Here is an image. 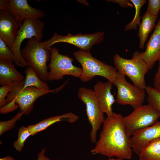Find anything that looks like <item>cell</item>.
Returning <instances> with one entry per match:
<instances>
[{"label":"cell","instance_id":"6da1fadb","mask_svg":"<svg viewBox=\"0 0 160 160\" xmlns=\"http://www.w3.org/2000/svg\"><path fill=\"white\" fill-rule=\"evenodd\" d=\"M120 114L114 112L105 119L98 140L91 151L93 155L130 159L132 156L131 137L127 133Z\"/></svg>","mask_w":160,"mask_h":160},{"label":"cell","instance_id":"7a4b0ae2","mask_svg":"<svg viewBox=\"0 0 160 160\" xmlns=\"http://www.w3.org/2000/svg\"><path fill=\"white\" fill-rule=\"evenodd\" d=\"M68 82L67 81L55 89L48 90L40 89L33 87L24 88V80L15 82L12 84L11 89L7 96L5 105L10 103H15L23 114L28 115L33 109L34 103L39 97L49 93L58 92Z\"/></svg>","mask_w":160,"mask_h":160},{"label":"cell","instance_id":"3957f363","mask_svg":"<svg viewBox=\"0 0 160 160\" xmlns=\"http://www.w3.org/2000/svg\"><path fill=\"white\" fill-rule=\"evenodd\" d=\"M75 59L81 64V74L79 79L84 82L91 80L95 76H102L113 83L117 76L115 67L93 57L90 52L81 50L74 52Z\"/></svg>","mask_w":160,"mask_h":160},{"label":"cell","instance_id":"277c9868","mask_svg":"<svg viewBox=\"0 0 160 160\" xmlns=\"http://www.w3.org/2000/svg\"><path fill=\"white\" fill-rule=\"evenodd\" d=\"M41 42L35 37L28 39L21 54L28 66L31 68L43 81H48L47 63L51 57L49 49L41 47Z\"/></svg>","mask_w":160,"mask_h":160},{"label":"cell","instance_id":"5b68a950","mask_svg":"<svg viewBox=\"0 0 160 160\" xmlns=\"http://www.w3.org/2000/svg\"><path fill=\"white\" fill-rule=\"evenodd\" d=\"M113 60L115 67L118 71L128 76L134 85L145 89V77L149 70L143 58L142 52L136 51L130 59L124 58L116 54Z\"/></svg>","mask_w":160,"mask_h":160},{"label":"cell","instance_id":"8992f818","mask_svg":"<svg viewBox=\"0 0 160 160\" xmlns=\"http://www.w3.org/2000/svg\"><path fill=\"white\" fill-rule=\"evenodd\" d=\"M160 117L158 111L148 104L134 109L131 114L123 117V122L127 133L131 137L153 124Z\"/></svg>","mask_w":160,"mask_h":160},{"label":"cell","instance_id":"52a82bcc","mask_svg":"<svg viewBox=\"0 0 160 160\" xmlns=\"http://www.w3.org/2000/svg\"><path fill=\"white\" fill-rule=\"evenodd\" d=\"M44 26L43 22L40 19H26L24 20L17 31L15 42L11 50L14 56L13 62L20 67L28 65L22 56L20 48L23 40L35 37L40 41L42 38Z\"/></svg>","mask_w":160,"mask_h":160},{"label":"cell","instance_id":"ba28073f","mask_svg":"<svg viewBox=\"0 0 160 160\" xmlns=\"http://www.w3.org/2000/svg\"><path fill=\"white\" fill-rule=\"evenodd\" d=\"M78 96L86 105L87 119L92 127L90 134V140L92 143H95L97 141V132L105 120L103 113L100 108L93 90L81 87L79 89Z\"/></svg>","mask_w":160,"mask_h":160},{"label":"cell","instance_id":"9c48e42d","mask_svg":"<svg viewBox=\"0 0 160 160\" xmlns=\"http://www.w3.org/2000/svg\"><path fill=\"white\" fill-rule=\"evenodd\" d=\"M113 84L117 88L116 101L118 104L128 105L134 109L143 105L145 98L144 89L127 81L125 75L118 71Z\"/></svg>","mask_w":160,"mask_h":160},{"label":"cell","instance_id":"30bf717a","mask_svg":"<svg viewBox=\"0 0 160 160\" xmlns=\"http://www.w3.org/2000/svg\"><path fill=\"white\" fill-rule=\"evenodd\" d=\"M51 52L50 62L48 66V81L62 79L65 75H71L80 78L81 74V68L73 65V59L67 55L59 53L55 47L50 48Z\"/></svg>","mask_w":160,"mask_h":160},{"label":"cell","instance_id":"8fae6325","mask_svg":"<svg viewBox=\"0 0 160 160\" xmlns=\"http://www.w3.org/2000/svg\"><path fill=\"white\" fill-rule=\"evenodd\" d=\"M104 33L97 32L90 34H78L73 35L69 33L66 36H62L54 33L50 39L41 42V47L49 49L55 44L59 42H65L73 45L78 47L80 50L90 52L92 47L98 44L103 40Z\"/></svg>","mask_w":160,"mask_h":160},{"label":"cell","instance_id":"7c38bea8","mask_svg":"<svg viewBox=\"0 0 160 160\" xmlns=\"http://www.w3.org/2000/svg\"><path fill=\"white\" fill-rule=\"evenodd\" d=\"M0 9L8 11L22 22L26 19L43 18L46 15L43 11L30 5L27 0H1Z\"/></svg>","mask_w":160,"mask_h":160},{"label":"cell","instance_id":"4fadbf2b","mask_svg":"<svg viewBox=\"0 0 160 160\" xmlns=\"http://www.w3.org/2000/svg\"><path fill=\"white\" fill-rule=\"evenodd\" d=\"M23 22L7 10L0 11V39L11 49L17 33Z\"/></svg>","mask_w":160,"mask_h":160},{"label":"cell","instance_id":"5bb4252c","mask_svg":"<svg viewBox=\"0 0 160 160\" xmlns=\"http://www.w3.org/2000/svg\"><path fill=\"white\" fill-rule=\"evenodd\" d=\"M160 137V121L142 129L131 137L130 143L132 151L138 156L143 150L152 140Z\"/></svg>","mask_w":160,"mask_h":160},{"label":"cell","instance_id":"9a60e30c","mask_svg":"<svg viewBox=\"0 0 160 160\" xmlns=\"http://www.w3.org/2000/svg\"><path fill=\"white\" fill-rule=\"evenodd\" d=\"M113 84L109 81L106 82L98 81L94 86L93 91L100 108L107 116L112 115L114 113L112 106L116 100L111 92Z\"/></svg>","mask_w":160,"mask_h":160},{"label":"cell","instance_id":"2e32d148","mask_svg":"<svg viewBox=\"0 0 160 160\" xmlns=\"http://www.w3.org/2000/svg\"><path fill=\"white\" fill-rule=\"evenodd\" d=\"M142 57L149 70L160 58V16L146 44L145 51L142 52Z\"/></svg>","mask_w":160,"mask_h":160},{"label":"cell","instance_id":"e0dca14e","mask_svg":"<svg viewBox=\"0 0 160 160\" xmlns=\"http://www.w3.org/2000/svg\"><path fill=\"white\" fill-rule=\"evenodd\" d=\"M79 118V116L70 112L49 117L35 124L29 125L28 127L30 131L31 135L33 136L46 129L48 127L56 122L65 121L70 123H73L77 121Z\"/></svg>","mask_w":160,"mask_h":160},{"label":"cell","instance_id":"ac0fdd59","mask_svg":"<svg viewBox=\"0 0 160 160\" xmlns=\"http://www.w3.org/2000/svg\"><path fill=\"white\" fill-rule=\"evenodd\" d=\"M24 77L15 68L13 62L0 60V84H11L24 80Z\"/></svg>","mask_w":160,"mask_h":160},{"label":"cell","instance_id":"d6986e66","mask_svg":"<svg viewBox=\"0 0 160 160\" xmlns=\"http://www.w3.org/2000/svg\"><path fill=\"white\" fill-rule=\"evenodd\" d=\"M158 15H151L147 12L141 17L142 21L139 25L138 36L139 38V47L143 49L149 33L155 28Z\"/></svg>","mask_w":160,"mask_h":160},{"label":"cell","instance_id":"ffe728a7","mask_svg":"<svg viewBox=\"0 0 160 160\" xmlns=\"http://www.w3.org/2000/svg\"><path fill=\"white\" fill-rule=\"evenodd\" d=\"M25 73L26 77L24 79V88L33 87L42 90L50 89L47 83L42 80L31 67L28 66L26 69Z\"/></svg>","mask_w":160,"mask_h":160},{"label":"cell","instance_id":"44dd1931","mask_svg":"<svg viewBox=\"0 0 160 160\" xmlns=\"http://www.w3.org/2000/svg\"><path fill=\"white\" fill-rule=\"evenodd\" d=\"M139 156V160H160V137L151 141Z\"/></svg>","mask_w":160,"mask_h":160},{"label":"cell","instance_id":"7402d4cb","mask_svg":"<svg viewBox=\"0 0 160 160\" xmlns=\"http://www.w3.org/2000/svg\"><path fill=\"white\" fill-rule=\"evenodd\" d=\"M135 9V14L133 20L125 27L124 30L125 31H128L132 29L136 30L137 25L140 23V19L141 17L140 16V9L145 4L146 0H130Z\"/></svg>","mask_w":160,"mask_h":160},{"label":"cell","instance_id":"603a6c76","mask_svg":"<svg viewBox=\"0 0 160 160\" xmlns=\"http://www.w3.org/2000/svg\"><path fill=\"white\" fill-rule=\"evenodd\" d=\"M31 135L28 127L22 126L18 130L17 140L13 143V146L17 151L20 152L24 145V143L28 138Z\"/></svg>","mask_w":160,"mask_h":160},{"label":"cell","instance_id":"cb8c5ba5","mask_svg":"<svg viewBox=\"0 0 160 160\" xmlns=\"http://www.w3.org/2000/svg\"><path fill=\"white\" fill-rule=\"evenodd\" d=\"M145 90L147 94V100L150 104L156 109L160 115V92L154 88L146 86Z\"/></svg>","mask_w":160,"mask_h":160},{"label":"cell","instance_id":"d4e9b609","mask_svg":"<svg viewBox=\"0 0 160 160\" xmlns=\"http://www.w3.org/2000/svg\"><path fill=\"white\" fill-rule=\"evenodd\" d=\"M23 113L20 110L19 112L12 119L10 120L0 122V135H1L5 132L12 129L19 120L21 119Z\"/></svg>","mask_w":160,"mask_h":160},{"label":"cell","instance_id":"484cf974","mask_svg":"<svg viewBox=\"0 0 160 160\" xmlns=\"http://www.w3.org/2000/svg\"><path fill=\"white\" fill-rule=\"evenodd\" d=\"M14 59V55L11 49L0 39V60L13 62Z\"/></svg>","mask_w":160,"mask_h":160},{"label":"cell","instance_id":"4316f807","mask_svg":"<svg viewBox=\"0 0 160 160\" xmlns=\"http://www.w3.org/2000/svg\"><path fill=\"white\" fill-rule=\"evenodd\" d=\"M146 12L150 14L158 15L160 10V0H148Z\"/></svg>","mask_w":160,"mask_h":160},{"label":"cell","instance_id":"83f0119b","mask_svg":"<svg viewBox=\"0 0 160 160\" xmlns=\"http://www.w3.org/2000/svg\"><path fill=\"white\" fill-rule=\"evenodd\" d=\"M12 86L11 84L1 86L0 87V108L6 104V97L11 91Z\"/></svg>","mask_w":160,"mask_h":160},{"label":"cell","instance_id":"f1b7e54d","mask_svg":"<svg viewBox=\"0 0 160 160\" xmlns=\"http://www.w3.org/2000/svg\"><path fill=\"white\" fill-rule=\"evenodd\" d=\"M158 61L159 64L157 71L154 77L153 85L154 88L160 92V58Z\"/></svg>","mask_w":160,"mask_h":160},{"label":"cell","instance_id":"f546056e","mask_svg":"<svg viewBox=\"0 0 160 160\" xmlns=\"http://www.w3.org/2000/svg\"><path fill=\"white\" fill-rule=\"evenodd\" d=\"M107 2H110L118 4L122 8H127L132 7L134 5L130 0H108Z\"/></svg>","mask_w":160,"mask_h":160},{"label":"cell","instance_id":"4dcf8cb0","mask_svg":"<svg viewBox=\"0 0 160 160\" xmlns=\"http://www.w3.org/2000/svg\"><path fill=\"white\" fill-rule=\"evenodd\" d=\"M46 149L43 148L38 155L37 160H47L49 158L45 155Z\"/></svg>","mask_w":160,"mask_h":160},{"label":"cell","instance_id":"1f68e13d","mask_svg":"<svg viewBox=\"0 0 160 160\" xmlns=\"http://www.w3.org/2000/svg\"><path fill=\"white\" fill-rule=\"evenodd\" d=\"M0 160H15V159L11 156H8L0 159Z\"/></svg>","mask_w":160,"mask_h":160},{"label":"cell","instance_id":"d6a6232c","mask_svg":"<svg viewBox=\"0 0 160 160\" xmlns=\"http://www.w3.org/2000/svg\"><path fill=\"white\" fill-rule=\"evenodd\" d=\"M77 1L81 4H83L87 6H89V4L86 0H78Z\"/></svg>","mask_w":160,"mask_h":160},{"label":"cell","instance_id":"836d02e7","mask_svg":"<svg viewBox=\"0 0 160 160\" xmlns=\"http://www.w3.org/2000/svg\"><path fill=\"white\" fill-rule=\"evenodd\" d=\"M100 160H124V159L118 158H117L116 159H115L114 158L112 157L108 158V159H101Z\"/></svg>","mask_w":160,"mask_h":160},{"label":"cell","instance_id":"e575fe53","mask_svg":"<svg viewBox=\"0 0 160 160\" xmlns=\"http://www.w3.org/2000/svg\"><path fill=\"white\" fill-rule=\"evenodd\" d=\"M47 160H52L50 159L49 158Z\"/></svg>","mask_w":160,"mask_h":160}]
</instances>
